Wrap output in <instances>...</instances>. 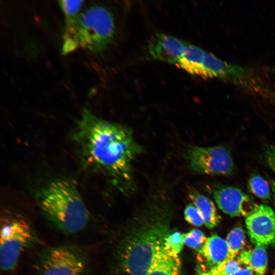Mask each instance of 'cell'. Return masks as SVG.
Returning a JSON list of instances; mask_svg holds the SVG:
<instances>
[{
    "instance_id": "11",
    "label": "cell",
    "mask_w": 275,
    "mask_h": 275,
    "mask_svg": "<svg viewBox=\"0 0 275 275\" xmlns=\"http://www.w3.org/2000/svg\"><path fill=\"white\" fill-rule=\"evenodd\" d=\"M199 266L209 269L229 259V248L226 240L217 235L208 237L198 251Z\"/></svg>"
},
{
    "instance_id": "21",
    "label": "cell",
    "mask_w": 275,
    "mask_h": 275,
    "mask_svg": "<svg viewBox=\"0 0 275 275\" xmlns=\"http://www.w3.org/2000/svg\"><path fill=\"white\" fill-rule=\"evenodd\" d=\"M241 262L239 258L228 259L218 266L211 269L221 275H234L240 267Z\"/></svg>"
},
{
    "instance_id": "14",
    "label": "cell",
    "mask_w": 275,
    "mask_h": 275,
    "mask_svg": "<svg viewBox=\"0 0 275 275\" xmlns=\"http://www.w3.org/2000/svg\"><path fill=\"white\" fill-rule=\"evenodd\" d=\"M241 263L252 268L255 272L264 275L268 264L265 246L256 245L254 249L242 253L239 258Z\"/></svg>"
},
{
    "instance_id": "3",
    "label": "cell",
    "mask_w": 275,
    "mask_h": 275,
    "mask_svg": "<svg viewBox=\"0 0 275 275\" xmlns=\"http://www.w3.org/2000/svg\"><path fill=\"white\" fill-rule=\"evenodd\" d=\"M115 35L111 12L104 6L93 5L73 18L65 21L62 53L66 55L79 47L101 53L113 43Z\"/></svg>"
},
{
    "instance_id": "13",
    "label": "cell",
    "mask_w": 275,
    "mask_h": 275,
    "mask_svg": "<svg viewBox=\"0 0 275 275\" xmlns=\"http://www.w3.org/2000/svg\"><path fill=\"white\" fill-rule=\"evenodd\" d=\"M205 53L202 48L187 43L177 66L190 74L203 77Z\"/></svg>"
},
{
    "instance_id": "1",
    "label": "cell",
    "mask_w": 275,
    "mask_h": 275,
    "mask_svg": "<svg viewBox=\"0 0 275 275\" xmlns=\"http://www.w3.org/2000/svg\"><path fill=\"white\" fill-rule=\"evenodd\" d=\"M85 163L109 176L117 184L132 181V164L142 151L131 131L84 108L74 134Z\"/></svg>"
},
{
    "instance_id": "18",
    "label": "cell",
    "mask_w": 275,
    "mask_h": 275,
    "mask_svg": "<svg viewBox=\"0 0 275 275\" xmlns=\"http://www.w3.org/2000/svg\"><path fill=\"white\" fill-rule=\"evenodd\" d=\"M184 235L179 232L168 234L163 240L164 251L171 256L179 257L184 244Z\"/></svg>"
},
{
    "instance_id": "16",
    "label": "cell",
    "mask_w": 275,
    "mask_h": 275,
    "mask_svg": "<svg viewBox=\"0 0 275 275\" xmlns=\"http://www.w3.org/2000/svg\"><path fill=\"white\" fill-rule=\"evenodd\" d=\"M248 188L250 193L261 199L266 200L270 197L269 184L265 179L258 175L251 176L248 180Z\"/></svg>"
},
{
    "instance_id": "8",
    "label": "cell",
    "mask_w": 275,
    "mask_h": 275,
    "mask_svg": "<svg viewBox=\"0 0 275 275\" xmlns=\"http://www.w3.org/2000/svg\"><path fill=\"white\" fill-rule=\"evenodd\" d=\"M251 241L256 245H275V213L268 206L257 205L246 217Z\"/></svg>"
},
{
    "instance_id": "7",
    "label": "cell",
    "mask_w": 275,
    "mask_h": 275,
    "mask_svg": "<svg viewBox=\"0 0 275 275\" xmlns=\"http://www.w3.org/2000/svg\"><path fill=\"white\" fill-rule=\"evenodd\" d=\"M185 156L189 168L199 174L229 176L234 170L230 152L222 146H190L187 148Z\"/></svg>"
},
{
    "instance_id": "24",
    "label": "cell",
    "mask_w": 275,
    "mask_h": 275,
    "mask_svg": "<svg viewBox=\"0 0 275 275\" xmlns=\"http://www.w3.org/2000/svg\"><path fill=\"white\" fill-rule=\"evenodd\" d=\"M257 273L250 267L245 266L240 267L234 275H256Z\"/></svg>"
},
{
    "instance_id": "22",
    "label": "cell",
    "mask_w": 275,
    "mask_h": 275,
    "mask_svg": "<svg viewBox=\"0 0 275 275\" xmlns=\"http://www.w3.org/2000/svg\"><path fill=\"white\" fill-rule=\"evenodd\" d=\"M184 215L186 221L194 226L200 227L204 224L200 211L193 203L186 206Z\"/></svg>"
},
{
    "instance_id": "20",
    "label": "cell",
    "mask_w": 275,
    "mask_h": 275,
    "mask_svg": "<svg viewBox=\"0 0 275 275\" xmlns=\"http://www.w3.org/2000/svg\"><path fill=\"white\" fill-rule=\"evenodd\" d=\"M184 234V244L198 251L202 249L207 239L205 234L197 229Z\"/></svg>"
},
{
    "instance_id": "23",
    "label": "cell",
    "mask_w": 275,
    "mask_h": 275,
    "mask_svg": "<svg viewBox=\"0 0 275 275\" xmlns=\"http://www.w3.org/2000/svg\"><path fill=\"white\" fill-rule=\"evenodd\" d=\"M264 159L268 166L275 172V144L269 146L265 150Z\"/></svg>"
},
{
    "instance_id": "17",
    "label": "cell",
    "mask_w": 275,
    "mask_h": 275,
    "mask_svg": "<svg viewBox=\"0 0 275 275\" xmlns=\"http://www.w3.org/2000/svg\"><path fill=\"white\" fill-rule=\"evenodd\" d=\"M245 238L244 231L240 227L235 228L228 234L226 240L229 248V259L236 257L244 245Z\"/></svg>"
},
{
    "instance_id": "6",
    "label": "cell",
    "mask_w": 275,
    "mask_h": 275,
    "mask_svg": "<svg viewBox=\"0 0 275 275\" xmlns=\"http://www.w3.org/2000/svg\"><path fill=\"white\" fill-rule=\"evenodd\" d=\"M38 265V275H85L88 262L77 246L62 245L43 251Z\"/></svg>"
},
{
    "instance_id": "9",
    "label": "cell",
    "mask_w": 275,
    "mask_h": 275,
    "mask_svg": "<svg viewBox=\"0 0 275 275\" xmlns=\"http://www.w3.org/2000/svg\"><path fill=\"white\" fill-rule=\"evenodd\" d=\"M212 193L219 209L232 217H246L257 205L252 197L236 187L221 186Z\"/></svg>"
},
{
    "instance_id": "2",
    "label": "cell",
    "mask_w": 275,
    "mask_h": 275,
    "mask_svg": "<svg viewBox=\"0 0 275 275\" xmlns=\"http://www.w3.org/2000/svg\"><path fill=\"white\" fill-rule=\"evenodd\" d=\"M38 203L42 213L65 234L84 230L90 219L89 211L75 184L65 179L54 180L40 193Z\"/></svg>"
},
{
    "instance_id": "4",
    "label": "cell",
    "mask_w": 275,
    "mask_h": 275,
    "mask_svg": "<svg viewBox=\"0 0 275 275\" xmlns=\"http://www.w3.org/2000/svg\"><path fill=\"white\" fill-rule=\"evenodd\" d=\"M0 233L1 268L12 272L23 252L37 240L36 235L24 216L8 211L2 215Z\"/></svg>"
},
{
    "instance_id": "28",
    "label": "cell",
    "mask_w": 275,
    "mask_h": 275,
    "mask_svg": "<svg viewBox=\"0 0 275 275\" xmlns=\"http://www.w3.org/2000/svg\"><path fill=\"white\" fill-rule=\"evenodd\" d=\"M256 275H261V274H257Z\"/></svg>"
},
{
    "instance_id": "25",
    "label": "cell",
    "mask_w": 275,
    "mask_h": 275,
    "mask_svg": "<svg viewBox=\"0 0 275 275\" xmlns=\"http://www.w3.org/2000/svg\"><path fill=\"white\" fill-rule=\"evenodd\" d=\"M196 272V275H221L213 271L211 269L202 268L199 265L197 267Z\"/></svg>"
},
{
    "instance_id": "19",
    "label": "cell",
    "mask_w": 275,
    "mask_h": 275,
    "mask_svg": "<svg viewBox=\"0 0 275 275\" xmlns=\"http://www.w3.org/2000/svg\"><path fill=\"white\" fill-rule=\"evenodd\" d=\"M64 14L65 21L73 18L82 11L83 1L62 0L58 1Z\"/></svg>"
},
{
    "instance_id": "5",
    "label": "cell",
    "mask_w": 275,
    "mask_h": 275,
    "mask_svg": "<svg viewBox=\"0 0 275 275\" xmlns=\"http://www.w3.org/2000/svg\"><path fill=\"white\" fill-rule=\"evenodd\" d=\"M168 233L163 227H155L136 236L122 255V268L130 275H147L164 251L163 240Z\"/></svg>"
},
{
    "instance_id": "15",
    "label": "cell",
    "mask_w": 275,
    "mask_h": 275,
    "mask_svg": "<svg viewBox=\"0 0 275 275\" xmlns=\"http://www.w3.org/2000/svg\"><path fill=\"white\" fill-rule=\"evenodd\" d=\"M147 275H181L179 257L171 256L164 251Z\"/></svg>"
},
{
    "instance_id": "27",
    "label": "cell",
    "mask_w": 275,
    "mask_h": 275,
    "mask_svg": "<svg viewBox=\"0 0 275 275\" xmlns=\"http://www.w3.org/2000/svg\"><path fill=\"white\" fill-rule=\"evenodd\" d=\"M274 275H275V270H274Z\"/></svg>"
},
{
    "instance_id": "12",
    "label": "cell",
    "mask_w": 275,
    "mask_h": 275,
    "mask_svg": "<svg viewBox=\"0 0 275 275\" xmlns=\"http://www.w3.org/2000/svg\"><path fill=\"white\" fill-rule=\"evenodd\" d=\"M188 196L200 211L205 226L209 229L215 227L219 222L220 216L213 202L193 188L188 190Z\"/></svg>"
},
{
    "instance_id": "10",
    "label": "cell",
    "mask_w": 275,
    "mask_h": 275,
    "mask_svg": "<svg viewBox=\"0 0 275 275\" xmlns=\"http://www.w3.org/2000/svg\"><path fill=\"white\" fill-rule=\"evenodd\" d=\"M186 44L174 36L156 33L149 41L147 51L151 59L177 66Z\"/></svg>"
},
{
    "instance_id": "26",
    "label": "cell",
    "mask_w": 275,
    "mask_h": 275,
    "mask_svg": "<svg viewBox=\"0 0 275 275\" xmlns=\"http://www.w3.org/2000/svg\"><path fill=\"white\" fill-rule=\"evenodd\" d=\"M271 187L272 188V190L273 194V198H274V205H275V182L272 181H271Z\"/></svg>"
}]
</instances>
